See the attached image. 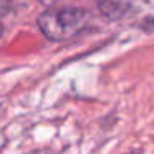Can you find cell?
Returning <instances> with one entry per match:
<instances>
[{
	"mask_svg": "<svg viewBox=\"0 0 154 154\" xmlns=\"http://www.w3.org/2000/svg\"><path fill=\"white\" fill-rule=\"evenodd\" d=\"M90 15L81 8H51L38 17V27L47 38L61 42L80 33L88 23Z\"/></svg>",
	"mask_w": 154,
	"mask_h": 154,
	"instance_id": "6da1fadb",
	"label": "cell"
},
{
	"mask_svg": "<svg viewBox=\"0 0 154 154\" xmlns=\"http://www.w3.org/2000/svg\"><path fill=\"white\" fill-rule=\"evenodd\" d=\"M40 2H42L43 5H53V4H57L58 0H40Z\"/></svg>",
	"mask_w": 154,
	"mask_h": 154,
	"instance_id": "7a4b0ae2",
	"label": "cell"
}]
</instances>
